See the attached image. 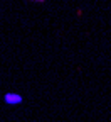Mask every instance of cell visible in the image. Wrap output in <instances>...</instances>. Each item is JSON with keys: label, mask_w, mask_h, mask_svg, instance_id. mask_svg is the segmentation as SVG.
I'll return each instance as SVG.
<instances>
[{"label": "cell", "mask_w": 111, "mask_h": 122, "mask_svg": "<svg viewBox=\"0 0 111 122\" xmlns=\"http://www.w3.org/2000/svg\"><path fill=\"white\" fill-rule=\"evenodd\" d=\"M32 2H40L42 4V2H45V0H32Z\"/></svg>", "instance_id": "cell-2"}, {"label": "cell", "mask_w": 111, "mask_h": 122, "mask_svg": "<svg viewBox=\"0 0 111 122\" xmlns=\"http://www.w3.org/2000/svg\"><path fill=\"white\" fill-rule=\"evenodd\" d=\"M22 95L20 93H13V92H7V93L4 95V102L9 103V105H19L22 103Z\"/></svg>", "instance_id": "cell-1"}]
</instances>
